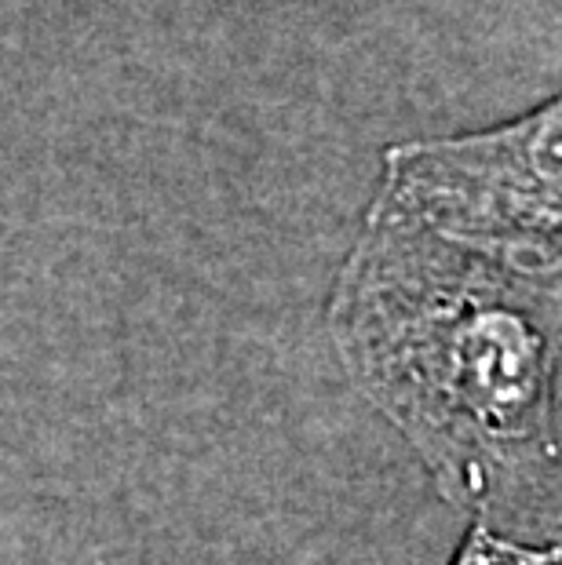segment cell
Wrapping results in <instances>:
<instances>
[{
    "label": "cell",
    "mask_w": 562,
    "mask_h": 565,
    "mask_svg": "<svg viewBox=\"0 0 562 565\" xmlns=\"http://www.w3.org/2000/svg\"><path fill=\"white\" fill-rule=\"evenodd\" d=\"M453 565H559V544L533 547L489 533L483 525H471V533L464 536Z\"/></svg>",
    "instance_id": "3"
},
{
    "label": "cell",
    "mask_w": 562,
    "mask_h": 565,
    "mask_svg": "<svg viewBox=\"0 0 562 565\" xmlns=\"http://www.w3.org/2000/svg\"><path fill=\"white\" fill-rule=\"evenodd\" d=\"M377 209L511 270L559 281V110L497 136L394 153Z\"/></svg>",
    "instance_id": "2"
},
{
    "label": "cell",
    "mask_w": 562,
    "mask_h": 565,
    "mask_svg": "<svg viewBox=\"0 0 562 565\" xmlns=\"http://www.w3.org/2000/svg\"><path fill=\"white\" fill-rule=\"evenodd\" d=\"M329 335L442 500L497 536L559 544V281L377 209L340 270Z\"/></svg>",
    "instance_id": "1"
}]
</instances>
